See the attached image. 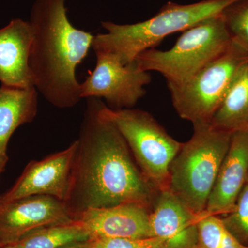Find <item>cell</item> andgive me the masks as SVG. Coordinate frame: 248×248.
I'll return each instance as SVG.
<instances>
[{"instance_id": "cell-19", "label": "cell", "mask_w": 248, "mask_h": 248, "mask_svg": "<svg viewBox=\"0 0 248 248\" xmlns=\"http://www.w3.org/2000/svg\"><path fill=\"white\" fill-rule=\"evenodd\" d=\"M221 219L228 231L241 244L248 246V184L240 193L234 209Z\"/></svg>"}, {"instance_id": "cell-10", "label": "cell", "mask_w": 248, "mask_h": 248, "mask_svg": "<svg viewBox=\"0 0 248 248\" xmlns=\"http://www.w3.org/2000/svg\"><path fill=\"white\" fill-rule=\"evenodd\" d=\"M73 220L65 203L50 196L0 202V244H15L31 232Z\"/></svg>"}, {"instance_id": "cell-6", "label": "cell", "mask_w": 248, "mask_h": 248, "mask_svg": "<svg viewBox=\"0 0 248 248\" xmlns=\"http://www.w3.org/2000/svg\"><path fill=\"white\" fill-rule=\"evenodd\" d=\"M103 111L122 134L148 182L157 191L169 189L170 166L182 143L147 111L112 109L105 104Z\"/></svg>"}, {"instance_id": "cell-5", "label": "cell", "mask_w": 248, "mask_h": 248, "mask_svg": "<svg viewBox=\"0 0 248 248\" xmlns=\"http://www.w3.org/2000/svg\"><path fill=\"white\" fill-rule=\"evenodd\" d=\"M232 45L221 14L184 31L169 50L148 49L133 62L143 71L160 73L168 86H180L226 53Z\"/></svg>"}, {"instance_id": "cell-16", "label": "cell", "mask_w": 248, "mask_h": 248, "mask_svg": "<svg viewBox=\"0 0 248 248\" xmlns=\"http://www.w3.org/2000/svg\"><path fill=\"white\" fill-rule=\"evenodd\" d=\"M210 124L226 133L248 132V61L240 68Z\"/></svg>"}, {"instance_id": "cell-2", "label": "cell", "mask_w": 248, "mask_h": 248, "mask_svg": "<svg viewBox=\"0 0 248 248\" xmlns=\"http://www.w3.org/2000/svg\"><path fill=\"white\" fill-rule=\"evenodd\" d=\"M67 0H35L29 67L34 87L47 102L70 108L81 99L77 68L92 48L94 36L77 29L67 16Z\"/></svg>"}, {"instance_id": "cell-4", "label": "cell", "mask_w": 248, "mask_h": 248, "mask_svg": "<svg viewBox=\"0 0 248 248\" xmlns=\"http://www.w3.org/2000/svg\"><path fill=\"white\" fill-rule=\"evenodd\" d=\"M193 134L182 143L169 169V190L196 214L205 211L232 134L210 123L193 124Z\"/></svg>"}, {"instance_id": "cell-24", "label": "cell", "mask_w": 248, "mask_h": 248, "mask_svg": "<svg viewBox=\"0 0 248 248\" xmlns=\"http://www.w3.org/2000/svg\"><path fill=\"white\" fill-rule=\"evenodd\" d=\"M4 170L0 169V175H1V173L4 172Z\"/></svg>"}, {"instance_id": "cell-12", "label": "cell", "mask_w": 248, "mask_h": 248, "mask_svg": "<svg viewBox=\"0 0 248 248\" xmlns=\"http://www.w3.org/2000/svg\"><path fill=\"white\" fill-rule=\"evenodd\" d=\"M151 208L125 203L107 208H91L76 220L91 236V241L105 239H143L150 236Z\"/></svg>"}, {"instance_id": "cell-17", "label": "cell", "mask_w": 248, "mask_h": 248, "mask_svg": "<svg viewBox=\"0 0 248 248\" xmlns=\"http://www.w3.org/2000/svg\"><path fill=\"white\" fill-rule=\"evenodd\" d=\"M89 241V233L78 220H73L31 232L13 245L15 248H60Z\"/></svg>"}, {"instance_id": "cell-25", "label": "cell", "mask_w": 248, "mask_h": 248, "mask_svg": "<svg viewBox=\"0 0 248 248\" xmlns=\"http://www.w3.org/2000/svg\"><path fill=\"white\" fill-rule=\"evenodd\" d=\"M2 247H4V246H2L1 244H0V248H1Z\"/></svg>"}, {"instance_id": "cell-18", "label": "cell", "mask_w": 248, "mask_h": 248, "mask_svg": "<svg viewBox=\"0 0 248 248\" xmlns=\"http://www.w3.org/2000/svg\"><path fill=\"white\" fill-rule=\"evenodd\" d=\"M222 16L232 42L248 52V0L230 5Z\"/></svg>"}, {"instance_id": "cell-15", "label": "cell", "mask_w": 248, "mask_h": 248, "mask_svg": "<svg viewBox=\"0 0 248 248\" xmlns=\"http://www.w3.org/2000/svg\"><path fill=\"white\" fill-rule=\"evenodd\" d=\"M38 92L27 89L0 87V169L7 164L8 143L16 129L34 120L38 111Z\"/></svg>"}, {"instance_id": "cell-26", "label": "cell", "mask_w": 248, "mask_h": 248, "mask_svg": "<svg viewBox=\"0 0 248 248\" xmlns=\"http://www.w3.org/2000/svg\"><path fill=\"white\" fill-rule=\"evenodd\" d=\"M247 184H248V179H247Z\"/></svg>"}, {"instance_id": "cell-22", "label": "cell", "mask_w": 248, "mask_h": 248, "mask_svg": "<svg viewBox=\"0 0 248 248\" xmlns=\"http://www.w3.org/2000/svg\"><path fill=\"white\" fill-rule=\"evenodd\" d=\"M91 247H92V241L68 245V246H63V247L60 248H91Z\"/></svg>"}, {"instance_id": "cell-11", "label": "cell", "mask_w": 248, "mask_h": 248, "mask_svg": "<svg viewBox=\"0 0 248 248\" xmlns=\"http://www.w3.org/2000/svg\"><path fill=\"white\" fill-rule=\"evenodd\" d=\"M203 213L192 212L169 189L159 191L150 214V236L164 239L166 248H198L197 225Z\"/></svg>"}, {"instance_id": "cell-7", "label": "cell", "mask_w": 248, "mask_h": 248, "mask_svg": "<svg viewBox=\"0 0 248 248\" xmlns=\"http://www.w3.org/2000/svg\"><path fill=\"white\" fill-rule=\"evenodd\" d=\"M248 52L232 42L231 48L180 86H168L178 115L190 122L210 123Z\"/></svg>"}, {"instance_id": "cell-21", "label": "cell", "mask_w": 248, "mask_h": 248, "mask_svg": "<svg viewBox=\"0 0 248 248\" xmlns=\"http://www.w3.org/2000/svg\"><path fill=\"white\" fill-rule=\"evenodd\" d=\"M91 248H166L164 239L159 237L143 239H105L92 241Z\"/></svg>"}, {"instance_id": "cell-8", "label": "cell", "mask_w": 248, "mask_h": 248, "mask_svg": "<svg viewBox=\"0 0 248 248\" xmlns=\"http://www.w3.org/2000/svg\"><path fill=\"white\" fill-rule=\"evenodd\" d=\"M95 68L81 84V97L104 99L112 109L132 108L146 94L150 72L135 62L123 64L115 57L97 54Z\"/></svg>"}, {"instance_id": "cell-3", "label": "cell", "mask_w": 248, "mask_h": 248, "mask_svg": "<svg viewBox=\"0 0 248 248\" xmlns=\"http://www.w3.org/2000/svg\"><path fill=\"white\" fill-rule=\"evenodd\" d=\"M239 0H203L190 4L169 2L154 17L133 24L102 22L106 32L94 36L92 48L95 55L115 57L123 64L131 63L138 55L159 46L166 37L184 32L196 24L222 14Z\"/></svg>"}, {"instance_id": "cell-23", "label": "cell", "mask_w": 248, "mask_h": 248, "mask_svg": "<svg viewBox=\"0 0 248 248\" xmlns=\"http://www.w3.org/2000/svg\"><path fill=\"white\" fill-rule=\"evenodd\" d=\"M1 248H15V247L14 245H8V246H5Z\"/></svg>"}, {"instance_id": "cell-9", "label": "cell", "mask_w": 248, "mask_h": 248, "mask_svg": "<svg viewBox=\"0 0 248 248\" xmlns=\"http://www.w3.org/2000/svg\"><path fill=\"white\" fill-rule=\"evenodd\" d=\"M77 147L76 140L63 151L39 161H30L11 188L0 196V202L6 203L29 196L46 195L64 203L69 193Z\"/></svg>"}, {"instance_id": "cell-14", "label": "cell", "mask_w": 248, "mask_h": 248, "mask_svg": "<svg viewBox=\"0 0 248 248\" xmlns=\"http://www.w3.org/2000/svg\"><path fill=\"white\" fill-rule=\"evenodd\" d=\"M32 42L30 22L11 20L0 29V81L1 86L27 89L32 87L29 58Z\"/></svg>"}, {"instance_id": "cell-13", "label": "cell", "mask_w": 248, "mask_h": 248, "mask_svg": "<svg viewBox=\"0 0 248 248\" xmlns=\"http://www.w3.org/2000/svg\"><path fill=\"white\" fill-rule=\"evenodd\" d=\"M248 175V132L232 135L231 144L223 159L205 212L208 215H227L234 209Z\"/></svg>"}, {"instance_id": "cell-20", "label": "cell", "mask_w": 248, "mask_h": 248, "mask_svg": "<svg viewBox=\"0 0 248 248\" xmlns=\"http://www.w3.org/2000/svg\"><path fill=\"white\" fill-rule=\"evenodd\" d=\"M198 248H221L228 230L219 217L204 211L198 222Z\"/></svg>"}, {"instance_id": "cell-1", "label": "cell", "mask_w": 248, "mask_h": 248, "mask_svg": "<svg viewBox=\"0 0 248 248\" xmlns=\"http://www.w3.org/2000/svg\"><path fill=\"white\" fill-rule=\"evenodd\" d=\"M86 99L64 202L68 212L76 220L91 208L125 203L152 208L159 191L142 174L122 134L104 115L102 99Z\"/></svg>"}]
</instances>
